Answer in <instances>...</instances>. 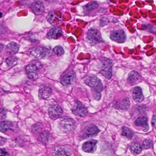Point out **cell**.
<instances>
[{
	"mask_svg": "<svg viewBox=\"0 0 156 156\" xmlns=\"http://www.w3.org/2000/svg\"><path fill=\"white\" fill-rule=\"evenodd\" d=\"M84 84L91 88L92 95L94 99L100 100L101 98V92L103 89V86L100 79L96 76H88L84 80Z\"/></svg>",
	"mask_w": 156,
	"mask_h": 156,
	"instance_id": "1",
	"label": "cell"
},
{
	"mask_svg": "<svg viewBox=\"0 0 156 156\" xmlns=\"http://www.w3.org/2000/svg\"><path fill=\"white\" fill-rule=\"evenodd\" d=\"M112 61L108 58H103L100 72L106 78L110 79L112 76Z\"/></svg>",
	"mask_w": 156,
	"mask_h": 156,
	"instance_id": "2",
	"label": "cell"
},
{
	"mask_svg": "<svg viewBox=\"0 0 156 156\" xmlns=\"http://www.w3.org/2000/svg\"><path fill=\"white\" fill-rule=\"evenodd\" d=\"M29 54L30 56L37 59H42L47 56L49 54V51L41 47H34L29 50Z\"/></svg>",
	"mask_w": 156,
	"mask_h": 156,
	"instance_id": "3",
	"label": "cell"
},
{
	"mask_svg": "<svg viewBox=\"0 0 156 156\" xmlns=\"http://www.w3.org/2000/svg\"><path fill=\"white\" fill-rule=\"evenodd\" d=\"M60 124L64 131L71 132L74 131L77 127V124L74 119L70 118H64L60 120Z\"/></svg>",
	"mask_w": 156,
	"mask_h": 156,
	"instance_id": "4",
	"label": "cell"
},
{
	"mask_svg": "<svg viewBox=\"0 0 156 156\" xmlns=\"http://www.w3.org/2000/svg\"><path fill=\"white\" fill-rule=\"evenodd\" d=\"M86 39L89 42L92 44H96L102 40L99 31L94 28L90 29L88 31Z\"/></svg>",
	"mask_w": 156,
	"mask_h": 156,
	"instance_id": "5",
	"label": "cell"
},
{
	"mask_svg": "<svg viewBox=\"0 0 156 156\" xmlns=\"http://www.w3.org/2000/svg\"><path fill=\"white\" fill-rule=\"evenodd\" d=\"M110 37L113 41L119 43L124 42L126 39V33L122 30L113 31L111 33Z\"/></svg>",
	"mask_w": 156,
	"mask_h": 156,
	"instance_id": "6",
	"label": "cell"
},
{
	"mask_svg": "<svg viewBox=\"0 0 156 156\" xmlns=\"http://www.w3.org/2000/svg\"><path fill=\"white\" fill-rule=\"evenodd\" d=\"M72 111L75 115L79 117H84L88 114L86 107L78 101H76V106Z\"/></svg>",
	"mask_w": 156,
	"mask_h": 156,
	"instance_id": "7",
	"label": "cell"
},
{
	"mask_svg": "<svg viewBox=\"0 0 156 156\" xmlns=\"http://www.w3.org/2000/svg\"><path fill=\"white\" fill-rule=\"evenodd\" d=\"M26 72L28 78L31 80L36 79L39 76V70L37 65L34 64L27 65L25 68Z\"/></svg>",
	"mask_w": 156,
	"mask_h": 156,
	"instance_id": "8",
	"label": "cell"
},
{
	"mask_svg": "<svg viewBox=\"0 0 156 156\" xmlns=\"http://www.w3.org/2000/svg\"><path fill=\"white\" fill-rule=\"evenodd\" d=\"M52 89L51 86L47 84L43 85L39 89V97L44 99L50 98L52 94Z\"/></svg>",
	"mask_w": 156,
	"mask_h": 156,
	"instance_id": "9",
	"label": "cell"
},
{
	"mask_svg": "<svg viewBox=\"0 0 156 156\" xmlns=\"http://www.w3.org/2000/svg\"><path fill=\"white\" fill-rule=\"evenodd\" d=\"M98 141L95 140H91L86 141L82 145V150L87 153H93L96 150Z\"/></svg>",
	"mask_w": 156,
	"mask_h": 156,
	"instance_id": "10",
	"label": "cell"
},
{
	"mask_svg": "<svg viewBox=\"0 0 156 156\" xmlns=\"http://www.w3.org/2000/svg\"><path fill=\"white\" fill-rule=\"evenodd\" d=\"M76 75L73 71L65 75L61 79V83L65 86L71 85L76 80Z\"/></svg>",
	"mask_w": 156,
	"mask_h": 156,
	"instance_id": "11",
	"label": "cell"
},
{
	"mask_svg": "<svg viewBox=\"0 0 156 156\" xmlns=\"http://www.w3.org/2000/svg\"><path fill=\"white\" fill-rule=\"evenodd\" d=\"M63 114L61 107L58 105H54L48 110V115L51 119H55L59 118Z\"/></svg>",
	"mask_w": 156,
	"mask_h": 156,
	"instance_id": "12",
	"label": "cell"
},
{
	"mask_svg": "<svg viewBox=\"0 0 156 156\" xmlns=\"http://www.w3.org/2000/svg\"><path fill=\"white\" fill-rule=\"evenodd\" d=\"M52 154L56 156H69L72 155V151L67 147L59 146L54 148Z\"/></svg>",
	"mask_w": 156,
	"mask_h": 156,
	"instance_id": "13",
	"label": "cell"
},
{
	"mask_svg": "<svg viewBox=\"0 0 156 156\" xmlns=\"http://www.w3.org/2000/svg\"><path fill=\"white\" fill-rule=\"evenodd\" d=\"M143 78L139 73L136 71H132L129 73L128 80L131 85L139 84L142 81Z\"/></svg>",
	"mask_w": 156,
	"mask_h": 156,
	"instance_id": "14",
	"label": "cell"
},
{
	"mask_svg": "<svg viewBox=\"0 0 156 156\" xmlns=\"http://www.w3.org/2000/svg\"><path fill=\"white\" fill-rule=\"evenodd\" d=\"M63 34V31L60 27H56L50 30L47 36L48 39H57L62 36Z\"/></svg>",
	"mask_w": 156,
	"mask_h": 156,
	"instance_id": "15",
	"label": "cell"
},
{
	"mask_svg": "<svg viewBox=\"0 0 156 156\" xmlns=\"http://www.w3.org/2000/svg\"><path fill=\"white\" fill-rule=\"evenodd\" d=\"M134 124L136 126H140L142 127L143 131L145 132H147L149 129L148 119L144 116L138 117L135 120Z\"/></svg>",
	"mask_w": 156,
	"mask_h": 156,
	"instance_id": "16",
	"label": "cell"
},
{
	"mask_svg": "<svg viewBox=\"0 0 156 156\" xmlns=\"http://www.w3.org/2000/svg\"><path fill=\"white\" fill-rule=\"evenodd\" d=\"M31 10L37 15H41L44 12V8L42 2L36 1L33 2L30 6Z\"/></svg>",
	"mask_w": 156,
	"mask_h": 156,
	"instance_id": "17",
	"label": "cell"
},
{
	"mask_svg": "<svg viewBox=\"0 0 156 156\" xmlns=\"http://www.w3.org/2000/svg\"><path fill=\"white\" fill-rule=\"evenodd\" d=\"M99 132V130L98 127L93 126L88 128L85 132L84 133L82 138L84 139H87L90 137H94L96 136Z\"/></svg>",
	"mask_w": 156,
	"mask_h": 156,
	"instance_id": "18",
	"label": "cell"
},
{
	"mask_svg": "<svg viewBox=\"0 0 156 156\" xmlns=\"http://www.w3.org/2000/svg\"><path fill=\"white\" fill-rule=\"evenodd\" d=\"M133 99L137 103H140L144 100V97L143 95V92L141 88L139 86H136L134 88L132 94Z\"/></svg>",
	"mask_w": 156,
	"mask_h": 156,
	"instance_id": "19",
	"label": "cell"
},
{
	"mask_svg": "<svg viewBox=\"0 0 156 156\" xmlns=\"http://www.w3.org/2000/svg\"><path fill=\"white\" fill-rule=\"evenodd\" d=\"M19 48H20V46L19 44L14 42H12L6 46V52L9 55H14L18 51Z\"/></svg>",
	"mask_w": 156,
	"mask_h": 156,
	"instance_id": "20",
	"label": "cell"
},
{
	"mask_svg": "<svg viewBox=\"0 0 156 156\" xmlns=\"http://www.w3.org/2000/svg\"><path fill=\"white\" fill-rule=\"evenodd\" d=\"M130 150L134 155H138L142 152L141 145L137 141H134L130 145Z\"/></svg>",
	"mask_w": 156,
	"mask_h": 156,
	"instance_id": "21",
	"label": "cell"
},
{
	"mask_svg": "<svg viewBox=\"0 0 156 156\" xmlns=\"http://www.w3.org/2000/svg\"><path fill=\"white\" fill-rule=\"evenodd\" d=\"M13 124L8 121H1V131L2 132H6L8 130H13Z\"/></svg>",
	"mask_w": 156,
	"mask_h": 156,
	"instance_id": "22",
	"label": "cell"
},
{
	"mask_svg": "<svg viewBox=\"0 0 156 156\" xmlns=\"http://www.w3.org/2000/svg\"><path fill=\"white\" fill-rule=\"evenodd\" d=\"M50 135V132H48V131H44L40 134V136L39 137L38 140L41 143L46 145L48 143V140H49Z\"/></svg>",
	"mask_w": 156,
	"mask_h": 156,
	"instance_id": "23",
	"label": "cell"
},
{
	"mask_svg": "<svg viewBox=\"0 0 156 156\" xmlns=\"http://www.w3.org/2000/svg\"><path fill=\"white\" fill-rule=\"evenodd\" d=\"M122 135L123 136H126L128 139H131L134 136V133L131 130L126 126H123L122 128Z\"/></svg>",
	"mask_w": 156,
	"mask_h": 156,
	"instance_id": "24",
	"label": "cell"
},
{
	"mask_svg": "<svg viewBox=\"0 0 156 156\" xmlns=\"http://www.w3.org/2000/svg\"><path fill=\"white\" fill-rule=\"evenodd\" d=\"M98 7V4L96 1H93L88 3L84 6V9L86 12H90Z\"/></svg>",
	"mask_w": 156,
	"mask_h": 156,
	"instance_id": "25",
	"label": "cell"
},
{
	"mask_svg": "<svg viewBox=\"0 0 156 156\" xmlns=\"http://www.w3.org/2000/svg\"><path fill=\"white\" fill-rule=\"evenodd\" d=\"M18 61V59L15 56H11L6 58V62L9 67H13L17 63Z\"/></svg>",
	"mask_w": 156,
	"mask_h": 156,
	"instance_id": "26",
	"label": "cell"
},
{
	"mask_svg": "<svg viewBox=\"0 0 156 156\" xmlns=\"http://www.w3.org/2000/svg\"><path fill=\"white\" fill-rule=\"evenodd\" d=\"M130 106V101L128 98H126L122 100L119 108L124 110L129 109Z\"/></svg>",
	"mask_w": 156,
	"mask_h": 156,
	"instance_id": "27",
	"label": "cell"
},
{
	"mask_svg": "<svg viewBox=\"0 0 156 156\" xmlns=\"http://www.w3.org/2000/svg\"><path fill=\"white\" fill-rule=\"evenodd\" d=\"M53 52L55 54H56L58 56H60L63 55L64 53V50L61 46H57L54 48V49H53Z\"/></svg>",
	"mask_w": 156,
	"mask_h": 156,
	"instance_id": "28",
	"label": "cell"
},
{
	"mask_svg": "<svg viewBox=\"0 0 156 156\" xmlns=\"http://www.w3.org/2000/svg\"><path fill=\"white\" fill-rule=\"evenodd\" d=\"M42 128V126L40 124H34L32 127V132L34 133H38L41 131Z\"/></svg>",
	"mask_w": 156,
	"mask_h": 156,
	"instance_id": "29",
	"label": "cell"
},
{
	"mask_svg": "<svg viewBox=\"0 0 156 156\" xmlns=\"http://www.w3.org/2000/svg\"><path fill=\"white\" fill-rule=\"evenodd\" d=\"M152 143L151 140L149 139L145 140L143 142V147L145 149L150 148L152 147Z\"/></svg>",
	"mask_w": 156,
	"mask_h": 156,
	"instance_id": "30",
	"label": "cell"
},
{
	"mask_svg": "<svg viewBox=\"0 0 156 156\" xmlns=\"http://www.w3.org/2000/svg\"><path fill=\"white\" fill-rule=\"evenodd\" d=\"M152 124L153 127L156 129V115H153L152 118Z\"/></svg>",
	"mask_w": 156,
	"mask_h": 156,
	"instance_id": "31",
	"label": "cell"
},
{
	"mask_svg": "<svg viewBox=\"0 0 156 156\" xmlns=\"http://www.w3.org/2000/svg\"><path fill=\"white\" fill-rule=\"evenodd\" d=\"M9 155L8 152L6 151L4 149H1V156H6Z\"/></svg>",
	"mask_w": 156,
	"mask_h": 156,
	"instance_id": "32",
	"label": "cell"
},
{
	"mask_svg": "<svg viewBox=\"0 0 156 156\" xmlns=\"http://www.w3.org/2000/svg\"><path fill=\"white\" fill-rule=\"evenodd\" d=\"M1 119L5 118L6 115V112L4 109L1 110Z\"/></svg>",
	"mask_w": 156,
	"mask_h": 156,
	"instance_id": "33",
	"label": "cell"
}]
</instances>
